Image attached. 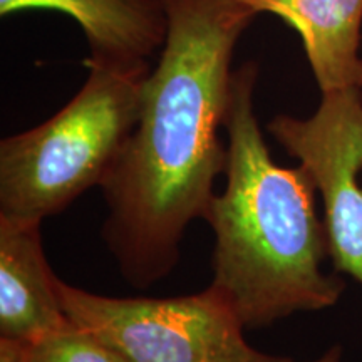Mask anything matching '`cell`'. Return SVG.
I'll return each instance as SVG.
<instances>
[{
    "label": "cell",
    "instance_id": "obj_10",
    "mask_svg": "<svg viewBox=\"0 0 362 362\" xmlns=\"http://www.w3.org/2000/svg\"><path fill=\"white\" fill-rule=\"evenodd\" d=\"M0 362H27V344L0 339Z\"/></svg>",
    "mask_w": 362,
    "mask_h": 362
},
{
    "label": "cell",
    "instance_id": "obj_1",
    "mask_svg": "<svg viewBox=\"0 0 362 362\" xmlns=\"http://www.w3.org/2000/svg\"><path fill=\"white\" fill-rule=\"evenodd\" d=\"M168 30L143 84L138 123L101 188L103 238L121 275L146 288L180 260L188 225L203 218L226 170L220 139L240 37L259 13L242 0H160Z\"/></svg>",
    "mask_w": 362,
    "mask_h": 362
},
{
    "label": "cell",
    "instance_id": "obj_11",
    "mask_svg": "<svg viewBox=\"0 0 362 362\" xmlns=\"http://www.w3.org/2000/svg\"><path fill=\"white\" fill-rule=\"evenodd\" d=\"M314 362H342V349L339 346H334L332 349H329L322 357Z\"/></svg>",
    "mask_w": 362,
    "mask_h": 362
},
{
    "label": "cell",
    "instance_id": "obj_6",
    "mask_svg": "<svg viewBox=\"0 0 362 362\" xmlns=\"http://www.w3.org/2000/svg\"><path fill=\"white\" fill-rule=\"evenodd\" d=\"M67 322L40 223L0 216V339L30 344Z\"/></svg>",
    "mask_w": 362,
    "mask_h": 362
},
{
    "label": "cell",
    "instance_id": "obj_2",
    "mask_svg": "<svg viewBox=\"0 0 362 362\" xmlns=\"http://www.w3.org/2000/svg\"><path fill=\"white\" fill-rule=\"evenodd\" d=\"M257 79V62L233 71L225 119L226 187L203 216L215 233L210 285L245 330L329 309L346 291L337 272L324 269L327 233L317 215L309 171L272 160L253 107Z\"/></svg>",
    "mask_w": 362,
    "mask_h": 362
},
{
    "label": "cell",
    "instance_id": "obj_7",
    "mask_svg": "<svg viewBox=\"0 0 362 362\" xmlns=\"http://www.w3.org/2000/svg\"><path fill=\"white\" fill-rule=\"evenodd\" d=\"M30 8L57 11L78 22L89 47L86 62L144 64L168 30L160 0H0L2 17Z\"/></svg>",
    "mask_w": 362,
    "mask_h": 362
},
{
    "label": "cell",
    "instance_id": "obj_3",
    "mask_svg": "<svg viewBox=\"0 0 362 362\" xmlns=\"http://www.w3.org/2000/svg\"><path fill=\"white\" fill-rule=\"evenodd\" d=\"M79 93L47 121L0 141V216L42 221L101 187L139 117L149 62H86Z\"/></svg>",
    "mask_w": 362,
    "mask_h": 362
},
{
    "label": "cell",
    "instance_id": "obj_5",
    "mask_svg": "<svg viewBox=\"0 0 362 362\" xmlns=\"http://www.w3.org/2000/svg\"><path fill=\"white\" fill-rule=\"evenodd\" d=\"M267 129L309 171L322 198L334 272L362 285V88L325 93L312 116H275Z\"/></svg>",
    "mask_w": 362,
    "mask_h": 362
},
{
    "label": "cell",
    "instance_id": "obj_8",
    "mask_svg": "<svg viewBox=\"0 0 362 362\" xmlns=\"http://www.w3.org/2000/svg\"><path fill=\"white\" fill-rule=\"evenodd\" d=\"M300 35L320 93L362 88V0H242Z\"/></svg>",
    "mask_w": 362,
    "mask_h": 362
},
{
    "label": "cell",
    "instance_id": "obj_4",
    "mask_svg": "<svg viewBox=\"0 0 362 362\" xmlns=\"http://www.w3.org/2000/svg\"><path fill=\"white\" fill-rule=\"evenodd\" d=\"M59 293L67 319L126 362H293L252 347L214 285L192 296L121 298L59 279Z\"/></svg>",
    "mask_w": 362,
    "mask_h": 362
},
{
    "label": "cell",
    "instance_id": "obj_9",
    "mask_svg": "<svg viewBox=\"0 0 362 362\" xmlns=\"http://www.w3.org/2000/svg\"><path fill=\"white\" fill-rule=\"evenodd\" d=\"M27 362H126L119 354L72 324L27 344Z\"/></svg>",
    "mask_w": 362,
    "mask_h": 362
}]
</instances>
